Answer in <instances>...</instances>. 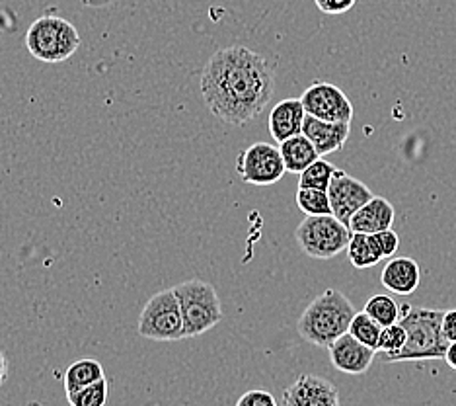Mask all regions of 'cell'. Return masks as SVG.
Returning a JSON list of instances; mask_svg holds the SVG:
<instances>
[{"mask_svg":"<svg viewBox=\"0 0 456 406\" xmlns=\"http://www.w3.org/2000/svg\"><path fill=\"white\" fill-rule=\"evenodd\" d=\"M236 406H279V402L269 391L252 389L236 401Z\"/></svg>","mask_w":456,"mask_h":406,"instance_id":"cell-26","label":"cell"},{"mask_svg":"<svg viewBox=\"0 0 456 406\" xmlns=\"http://www.w3.org/2000/svg\"><path fill=\"white\" fill-rule=\"evenodd\" d=\"M380 284L394 295H411L421 284V269L410 256L390 258L380 274Z\"/></svg>","mask_w":456,"mask_h":406,"instance_id":"cell-15","label":"cell"},{"mask_svg":"<svg viewBox=\"0 0 456 406\" xmlns=\"http://www.w3.org/2000/svg\"><path fill=\"white\" fill-rule=\"evenodd\" d=\"M347 256H349V262L357 269L372 268L377 266L380 260H385L377 236L367 235V233H351L349 244H347Z\"/></svg>","mask_w":456,"mask_h":406,"instance_id":"cell-18","label":"cell"},{"mask_svg":"<svg viewBox=\"0 0 456 406\" xmlns=\"http://www.w3.org/2000/svg\"><path fill=\"white\" fill-rule=\"evenodd\" d=\"M406 328H403L398 322H394L390 327H385L380 332V340H379V350L382 356H388V353H396L403 348V344H406Z\"/></svg>","mask_w":456,"mask_h":406,"instance_id":"cell-25","label":"cell"},{"mask_svg":"<svg viewBox=\"0 0 456 406\" xmlns=\"http://www.w3.org/2000/svg\"><path fill=\"white\" fill-rule=\"evenodd\" d=\"M275 90L273 70L264 55L244 46L211 55L201 72V96L216 120L246 125L256 120Z\"/></svg>","mask_w":456,"mask_h":406,"instance_id":"cell-1","label":"cell"},{"mask_svg":"<svg viewBox=\"0 0 456 406\" xmlns=\"http://www.w3.org/2000/svg\"><path fill=\"white\" fill-rule=\"evenodd\" d=\"M303 133L310 139V143L314 145L318 154L326 156L346 147L351 133V123H331L306 116Z\"/></svg>","mask_w":456,"mask_h":406,"instance_id":"cell-14","label":"cell"},{"mask_svg":"<svg viewBox=\"0 0 456 406\" xmlns=\"http://www.w3.org/2000/svg\"><path fill=\"white\" fill-rule=\"evenodd\" d=\"M336 170L338 169L334 164L320 156V159L310 164L306 170L298 174V187H314V190L328 192L330 182L334 178Z\"/></svg>","mask_w":456,"mask_h":406,"instance_id":"cell-20","label":"cell"},{"mask_svg":"<svg viewBox=\"0 0 456 406\" xmlns=\"http://www.w3.org/2000/svg\"><path fill=\"white\" fill-rule=\"evenodd\" d=\"M351 228L334 215H306L295 228V241L314 260H331L347 250Z\"/></svg>","mask_w":456,"mask_h":406,"instance_id":"cell-6","label":"cell"},{"mask_svg":"<svg viewBox=\"0 0 456 406\" xmlns=\"http://www.w3.org/2000/svg\"><path fill=\"white\" fill-rule=\"evenodd\" d=\"M102 379H106V371H103L102 363L94 358H82V360H77L75 363H70L69 369L65 371L63 385L69 394V393L80 391L82 387H88L92 383H98Z\"/></svg>","mask_w":456,"mask_h":406,"instance_id":"cell-19","label":"cell"},{"mask_svg":"<svg viewBox=\"0 0 456 406\" xmlns=\"http://www.w3.org/2000/svg\"><path fill=\"white\" fill-rule=\"evenodd\" d=\"M306 118V110L300 98H285L275 104L272 113H269V133L277 143H283L295 135L303 133V125Z\"/></svg>","mask_w":456,"mask_h":406,"instance_id":"cell-13","label":"cell"},{"mask_svg":"<svg viewBox=\"0 0 456 406\" xmlns=\"http://www.w3.org/2000/svg\"><path fill=\"white\" fill-rule=\"evenodd\" d=\"M8 379V360L4 356V352L0 350V387L6 383Z\"/></svg>","mask_w":456,"mask_h":406,"instance_id":"cell-30","label":"cell"},{"mask_svg":"<svg viewBox=\"0 0 456 406\" xmlns=\"http://www.w3.org/2000/svg\"><path fill=\"white\" fill-rule=\"evenodd\" d=\"M287 172L279 147L269 143H254L240 151L236 159V174L250 186H272L283 178Z\"/></svg>","mask_w":456,"mask_h":406,"instance_id":"cell-8","label":"cell"},{"mask_svg":"<svg viewBox=\"0 0 456 406\" xmlns=\"http://www.w3.org/2000/svg\"><path fill=\"white\" fill-rule=\"evenodd\" d=\"M26 47L37 61L65 62L80 47V34L69 20L41 16L26 31Z\"/></svg>","mask_w":456,"mask_h":406,"instance_id":"cell-4","label":"cell"},{"mask_svg":"<svg viewBox=\"0 0 456 406\" xmlns=\"http://www.w3.org/2000/svg\"><path fill=\"white\" fill-rule=\"evenodd\" d=\"M357 315L354 303L338 289H326L310 301L303 311L297 332L300 338L318 348H330L339 336L349 332L351 320Z\"/></svg>","mask_w":456,"mask_h":406,"instance_id":"cell-3","label":"cell"},{"mask_svg":"<svg viewBox=\"0 0 456 406\" xmlns=\"http://www.w3.org/2000/svg\"><path fill=\"white\" fill-rule=\"evenodd\" d=\"M174 289L180 301L188 338L205 335V332H209L223 320L221 297L216 295V289L209 281L190 279L175 286Z\"/></svg>","mask_w":456,"mask_h":406,"instance_id":"cell-5","label":"cell"},{"mask_svg":"<svg viewBox=\"0 0 456 406\" xmlns=\"http://www.w3.org/2000/svg\"><path fill=\"white\" fill-rule=\"evenodd\" d=\"M444 361L449 363V368L456 371V342H451V346L447 350V356H444Z\"/></svg>","mask_w":456,"mask_h":406,"instance_id":"cell-31","label":"cell"},{"mask_svg":"<svg viewBox=\"0 0 456 406\" xmlns=\"http://www.w3.org/2000/svg\"><path fill=\"white\" fill-rule=\"evenodd\" d=\"M394 217H396V211H394V205L387 197L372 195V200L367 202L354 217H351L349 228L351 233L375 235L380 231H387V228H392Z\"/></svg>","mask_w":456,"mask_h":406,"instance_id":"cell-16","label":"cell"},{"mask_svg":"<svg viewBox=\"0 0 456 406\" xmlns=\"http://www.w3.org/2000/svg\"><path fill=\"white\" fill-rule=\"evenodd\" d=\"M400 325L406 328V344L396 353L382 356L388 363L396 361H423V360H444L451 342L443 332L444 311L425 307H400Z\"/></svg>","mask_w":456,"mask_h":406,"instance_id":"cell-2","label":"cell"},{"mask_svg":"<svg viewBox=\"0 0 456 406\" xmlns=\"http://www.w3.org/2000/svg\"><path fill=\"white\" fill-rule=\"evenodd\" d=\"M377 241H379V246L382 250V256L385 258H394V254H396V250L400 246V236L392 231V228H387V231H380V233H375Z\"/></svg>","mask_w":456,"mask_h":406,"instance_id":"cell-28","label":"cell"},{"mask_svg":"<svg viewBox=\"0 0 456 406\" xmlns=\"http://www.w3.org/2000/svg\"><path fill=\"white\" fill-rule=\"evenodd\" d=\"M367 312L369 317L375 319L379 325L385 328V327H390L394 325V322L400 320V315H402V309L400 305L394 301V297L390 295H372L365 309H362Z\"/></svg>","mask_w":456,"mask_h":406,"instance_id":"cell-21","label":"cell"},{"mask_svg":"<svg viewBox=\"0 0 456 406\" xmlns=\"http://www.w3.org/2000/svg\"><path fill=\"white\" fill-rule=\"evenodd\" d=\"M67 399L70 406H106L110 399L108 381L102 379L88 385V387H82L80 391L69 393Z\"/></svg>","mask_w":456,"mask_h":406,"instance_id":"cell-24","label":"cell"},{"mask_svg":"<svg viewBox=\"0 0 456 406\" xmlns=\"http://www.w3.org/2000/svg\"><path fill=\"white\" fill-rule=\"evenodd\" d=\"M328 352L331 366L347 375H362L369 371L377 356V350L365 346V344L359 342L355 336H351L349 332H346L344 336H339L331 344Z\"/></svg>","mask_w":456,"mask_h":406,"instance_id":"cell-12","label":"cell"},{"mask_svg":"<svg viewBox=\"0 0 456 406\" xmlns=\"http://www.w3.org/2000/svg\"><path fill=\"white\" fill-rule=\"evenodd\" d=\"M320 12L328 16H341L357 4V0H314Z\"/></svg>","mask_w":456,"mask_h":406,"instance_id":"cell-27","label":"cell"},{"mask_svg":"<svg viewBox=\"0 0 456 406\" xmlns=\"http://www.w3.org/2000/svg\"><path fill=\"white\" fill-rule=\"evenodd\" d=\"M380 332H382V327L379 325L375 319L369 317L365 311L357 312L354 320H351V327H349V335L355 336L359 342H362L365 346H369L372 350H379Z\"/></svg>","mask_w":456,"mask_h":406,"instance_id":"cell-23","label":"cell"},{"mask_svg":"<svg viewBox=\"0 0 456 406\" xmlns=\"http://www.w3.org/2000/svg\"><path fill=\"white\" fill-rule=\"evenodd\" d=\"M139 335L154 342H180L188 338L175 289H162L144 305L139 317Z\"/></svg>","mask_w":456,"mask_h":406,"instance_id":"cell-7","label":"cell"},{"mask_svg":"<svg viewBox=\"0 0 456 406\" xmlns=\"http://www.w3.org/2000/svg\"><path fill=\"white\" fill-rule=\"evenodd\" d=\"M443 332L449 342H456V309L444 311L443 315Z\"/></svg>","mask_w":456,"mask_h":406,"instance_id":"cell-29","label":"cell"},{"mask_svg":"<svg viewBox=\"0 0 456 406\" xmlns=\"http://www.w3.org/2000/svg\"><path fill=\"white\" fill-rule=\"evenodd\" d=\"M283 406H341L339 391L318 375H300L283 393Z\"/></svg>","mask_w":456,"mask_h":406,"instance_id":"cell-11","label":"cell"},{"mask_svg":"<svg viewBox=\"0 0 456 406\" xmlns=\"http://www.w3.org/2000/svg\"><path fill=\"white\" fill-rule=\"evenodd\" d=\"M297 205L305 215H334L331 213L330 195L324 190L314 187H298L297 190Z\"/></svg>","mask_w":456,"mask_h":406,"instance_id":"cell-22","label":"cell"},{"mask_svg":"<svg viewBox=\"0 0 456 406\" xmlns=\"http://www.w3.org/2000/svg\"><path fill=\"white\" fill-rule=\"evenodd\" d=\"M279 151H281L287 172H291V174H300L303 170H306L314 161L320 159V154L314 149V145L310 143V139L305 133L295 135V137L279 143Z\"/></svg>","mask_w":456,"mask_h":406,"instance_id":"cell-17","label":"cell"},{"mask_svg":"<svg viewBox=\"0 0 456 406\" xmlns=\"http://www.w3.org/2000/svg\"><path fill=\"white\" fill-rule=\"evenodd\" d=\"M330 203H331V213L338 217L341 223L349 227L351 217H354L362 205L372 200V192L367 184L354 178L344 170H336L334 178L330 182L328 187Z\"/></svg>","mask_w":456,"mask_h":406,"instance_id":"cell-10","label":"cell"},{"mask_svg":"<svg viewBox=\"0 0 456 406\" xmlns=\"http://www.w3.org/2000/svg\"><path fill=\"white\" fill-rule=\"evenodd\" d=\"M300 100H303L306 116L331 123H351L354 120L355 110L347 94L330 82L320 80L310 85Z\"/></svg>","mask_w":456,"mask_h":406,"instance_id":"cell-9","label":"cell"}]
</instances>
